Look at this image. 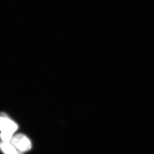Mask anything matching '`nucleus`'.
Segmentation results:
<instances>
[{
	"label": "nucleus",
	"mask_w": 154,
	"mask_h": 154,
	"mask_svg": "<svg viewBox=\"0 0 154 154\" xmlns=\"http://www.w3.org/2000/svg\"><path fill=\"white\" fill-rule=\"evenodd\" d=\"M11 143L21 152L29 151L32 148L31 141L23 134H19L12 137Z\"/></svg>",
	"instance_id": "obj_2"
},
{
	"label": "nucleus",
	"mask_w": 154,
	"mask_h": 154,
	"mask_svg": "<svg viewBox=\"0 0 154 154\" xmlns=\"http://www.w3.org/2000/svg\"><path fill=\"white\" fill-rule=\"evenodd\" d=\"M17 124L12 121L5 113L1 115V137L2 141L10 142L14 133L17 130Z\"/></svg>",
	"instance_id": "obj_1"
},
{
	"label": "nucleus",
	"mask_w": 154,
	"mask_h": 154,
	"mask_svg": "<svg viewBox=\"0 0 154 154\" xmlns=\"http://www.w3.org/2000/svg\"><path fill=\"white\" fill-rule=\"evenodd\" d=\"M1 148L3 153L5 154H17L19 152L10 142L4 141L1 142Z\"/></svg>",
	"instance_id": "obj_3"
},
{
	"label": "nucleus",
	"mask_w": 154,
	"mask_h": 154,
	"mask_svg": "<svg viewBox=\"0 0 154 154\" xmlns=\"http://www.w3.org/2000/svg\"><path fill=\"white\" fill-rule=\"evenodd\" d=\"M23 154L22 153H21V152H19V153H18V154Z\"/></svg>",
	"instance_id": "obj_4"
}]
</instances>
